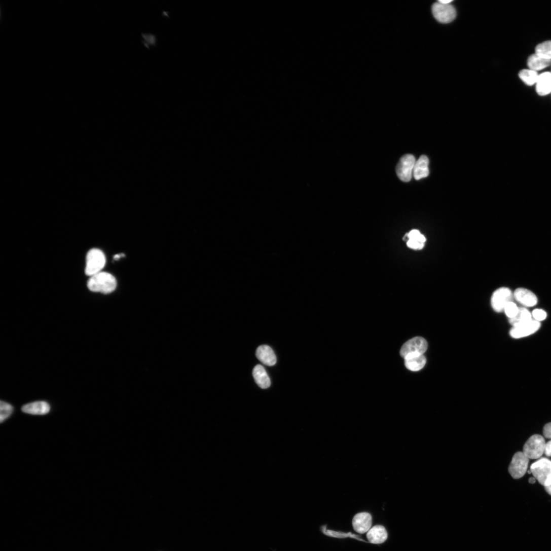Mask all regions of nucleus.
<instances>
[{
    "instance_id": "nucleus-31",
    "label": "nucleus",
    "mask_w": 551,
    "mask_h": 551,
    "mask_svg": "<svg viewBox=\"0 0 551 551\" xmlns=\"http://www.w3.org/2000/svg\"><path fill=\"white\" fill-rule=\"evenodd\" d=\"M438 2L444 5H449L452 1V0H439Z\"/></svg>"
},
{
    "instance_id": "nucleus-27",
    "label": "nucleus",
    "mask_w": 551,
    "mask_h": 551,
    "mask_svg": "<svg viewBox=\"0 0 551 551\" xmlns=\"http://www.w3.org/2000/svg\"><path fill=\"white\" fill-rule=\"evenodd\" d=\"M532 316L533 318L535 319V321L539 322L546 319L547 314L546 312L542 309H536L533 311Z\"/></svg>"
},
{
    "instance_id": "nucleus-28",
    "label": "nucleus",
    "mask_w": 551,
    "mask_h": 551,
    "mask_svg": "<svg viewBox=\"0 0 551 551\" xmlns=\"http://www.w3.org/2000/svg\"><path fill=\"white\" fill-rule=\"evenodd\" d=\"M424 245L425 244L412 240H409L407 242L408 246L414 250H421L424 248Z\"/></svg>"
},
{
    "instance_id": "nucleus-25",
    "label": "nucleus",
    "mask_w": 551,
    "mask_h": 551,
    "mask_svg": "<svg viewBox=\"0 0 551 551\" xmlns=\"http://www.w3.org/2000/svg\"><path fill=\"white\" fill-rule=\"evenodd\" d=\"M519 310V308L517 306L516 304L512 301L508 302L504 309V311L507 317L509 319L515 318L517 316Z\"/></svg>"
},
{
    "instance_id": "nucleus-35",
    "label": "nucleus",
    "mask_w": 551,
    "mask_h": 551,
    "mask_svg": "<svg viewBox=\"0 0 551 551\" xmlns=\"http://www.w3.org/2000/svg\"><path fill=\"white\" fill-rule=\"evenodd\" d=\"M528 473L529 474H531L532 473V472H531V470H530H530H528Z\"/></svg>"
},
{
    "instance_id": "nucleus-15",
    "label": "nucleus",
    "mask_w": 551,
    "mask_h": 551,
    "mask_svg": "<svg viewBox=\"0 0 551 551\" xmlns=\"http://www.w3.org/2000/svg\"><path fill=\"white\" fill-rule=\"evenodd\" d=\"M50 410L49 405L45 401H37L24 406L22 411L26 414L32 415H45Z\"/></svg>"
},
{
    "instance_id": "nucleus-21",
    "label": "nucleus",
    "mask_w": 551,
    "mask_h": 551,
    "mask_svg": "<svg viewBox=\"0 0 551 551\" xmlns=\"http://www.w3.org/2000/svg\"><path fill=\"white\" fill-rule=\"evenodd\" d=\"M405 360L406 368L413 372L420 371L426 363V359L424 355L408 358Z\"/></svg>"
},
{
    "instance_id": "nucleus-9",
    "label": "nucleus",
    "mask_w": 551,
    "mask_h": 551,
    "mask_svg": "<svg viewBox=\"0 0 551 551\" xmlns=\"http://www.w3.org/2000/svg\"><path fill=\"white\" fill-rule=\"evenodd\" d=\"M513 295L511 290L505 287L497 289L493 294L491 299V305L493 309L501 312L504 311L506 304L512 301Z\"/></svg>"
},
{
    "instance_id": "nucleus-20",
    "label": "nucleus",
    "mask_w": 551,
    "mask_h": 551,
    "mask_svg": "<svg viewBox=\"0 0 551 551\" xmlns=\"http://www.w3.org/2000/svg\"><path fill=\"white\" fill-rule=\"evenodd\" d=\"M532 314L526 308H519V312L517 316L509 319L510 324L516 327L525 324L532 321Z\"/></svg>"
},
{
    "instance_id": "nucleus-10",
    "label": "nucleus",
    "mask_w": 551,
    "mask_h": 551,
    "mask_svg": "<svg viewBox=\"0 0 551 551\" xmlns=\"http://www.w3.org/2000/svg\"><path fill=\"white\" fill-rule=\"evenodd\" d=\"M540 327V322L532 320L525 324L512 328L510 335L516 339L525 338L535 333Z\"/></svg>"
},
{
    "instance_id": "nucleus-29",
    "label": "nucleus",
    "mask_w": 551,
    "mask_h": 551,
    "mask_svg": "<svg viewBox=\"0 0 551 551\" xmlns=\"http://www.w3.org/2000/svg\"><path fill=\"white\" fill-rule=\"evenodd\" d=\"M543 433L544 436L548 439H551V423L545 424L543 427Z\"/></svg>"
},
{
    "instance_id": "nucleus-26",
    "label": "nucleus",
    "mask_w": 551,
    "mask_h": 551,
    "mask_svg": "<svg viewBox=\"0 0 551 551\" xmlns=\"http://www.w3.org/2000/svg\"><path fill=\"white\" fill-rule=\"evenodd\" d=\"M408 236L409 240H415L423 244H425L426 241L425 236L422 234L418 230L414 229L412 230L408 234Z\"/></svg>"
},
{
    "instance_id": "nucleus-3",
    "label": "nucleus",
    "mask_w": 551,
    "mask_h": 551,
    "mask_svg": "<svg viewBox=\"0 0 551 551\" xmlns=\"http://www.w3.org/2000/svg\"><path fill=\"white\" fill-rule=\"evenodd\" d=\"M428 348V343L421 337H416L407 342L402 347L400 355L405 359L424 355Z\"/></svg>"
},
{
    "instance_id": "nucleus-32",
    "label": "nucleus",
    "mask_w": 551,
    "mask_h": 551,
    "mask_svg": "<svg viewBox=\"0 0 551 551\" xmlns=\"http://www.w3.org/2000/svg\"><path fill=\"white\" fill-rule=\"evenodd\" d=\"M544 489L546 492L551 496V485L548 487H545Z\"/></svg>"
},
{
    "instance_id": "nucleus-12",
    "label": "nucleus",
    "mask_w": 551,
    "mask_h": 551,
    "mask_svg": "<svg viewBox=\"0 0 551 551\" xmlns=\"http://www.w3.org/2000/svg\"><path fill=\"white\" fill-rule=\"evenodd\" d=\"M516 300L525 307H533L537 303V298L531 291L524 288L517 289L513 294Z\"/></svg>"
},
{
    "instance_id": "nucleus-30",
    "label": "nucleus",
    "mask_w": 551,
    "mask_h": 551,
    "mask_svg": "<svg viewBox=\"0 0 551 551\" xmlns=\"http://www.w3.org/2000/svg\"><path fill=\"white\" fill-rule=\"evenodd\" d=\"M544 454L547 457H551V440L545 444Z\"/></svg>"
},
{
    "instance_id": "nucleus-34",
    "label": "nucleus",
    "mask_w": 551,
    "mask_h": 551,
    "mask_svg": "<svg viewBox=\"0 0 551 551\" xmlns=\"http://www.w3.org/2000/svg\"><path fill=\"white\" fill-rule=\"evenodd\" d=\"M536 482L535 479L534 477H531L529 480V483L531 484H534Z\"/></svg>"
},
{
    "instance_id": "nucleus-8",
    "label": "nucleus",
    "mask_w": 551,
    "mask_h": 551,
    "mask_svg": "<svg viewBox=\"0 0 551 551\" xmlns=\"http://www.w3.org/2000/svg\"><path fill=\"white\" fill-rule=\"evenodd\" d=\"M432 13L435 19L443 24L452 22L456 16V10L452 6L438 2L433 5Z\"/></svg>"
},
{
    "instance_id": "nucleus-4",
    "label": "nucleus",
    "mask_w": 551,
    "mask_h": 551,
    "mask_svg": "<svg viewBox=\"0 0 551 551\" xmlns=\"http://www.w3.org/2000/svg\"><path fill=\"white\" fill-rule=\"evenodd\" d=\"M105 264L106 258L101 250L98 249L91 250L87 256L86 274L91 277L101 272Z\"/></svg>"
},
{
    "instance_id": "nucleus-19",
    "label": "nucleus",
    "mask_w": 551,
    "mask_h": 551,
    "mask_svg": "<svg viewBox=\"0 0 551 551\" xmlns=\"http://www.w3.org/2000/svg\"><path fill=\"white\" fill-rule=\"evenodd\" d=\"M527 64L530 69L536 71L549 66L551 60L541 57L535 53L529 56Z\"/></svg>"
},
{
    "instance_id": "nucleus-24",
    "label": "nucleus",
    "mask_w": 551,
    "mask_h": 551,
    "mask_svg": "<svg viewBox=\"0 0 551 551\" xmlns=\"http://www.w3.org/2000/svg\"><path fill=\"white\" fill-rule=\"evenodd\" d=\"M13 407L3 401L0 403V422L2 423L7 420L13 413Z\"/></svg>"
},
{
    "instance_id": "nucleus-33",
    "label": "nucleus",
    "mask_w": 551,
    "mask_h": 551,
    "mask_svg": "<svg viewBox=\"0 0 551 551\" xmlns=\"http://www.w3.org/2000/svg\"><path fill=\"white\" fill-rule=\"evenodd\" d=\"M124 256V254H121H121H117V255H115V256H114V260H119V259H120V258H121V257H122V256Z\"/></svg>"
},
{
    "instance_id": "nucleus-16",
    "label": "nucleus",
    "mask_w": 551,
    "mask_h": 551,
    "mask_svg": "<svg viewBox=\"0 0 551 551\" xmlns=\"http://www.w3.org/2000/svg\"><path fill=\"white\" fill-rule=\"evenodd\" d=\"M429 159L426 155H422L416 161L413 172V176L417 180L426 178L429 174Z\"/></svg>"
},
{
    "instance_id": "nucleus-6",
    "label": "nucleus",
    "mask_w": 551,
    "mask_h": 551,
    "mask_svg": "<svg viewBox=\"0 0 551 551\" xmlns=\"http://www.w3.org/2000/svg\"><path fill=\"white\" fill-rule=\"evenodd\" d=\"M416 162L415 157L412 154L401 157L396 168L397 174L401 180L408 182L412 180Z\"/></svg>"
},
{
    "instance_id": "nucleus-7",
    "label": "nucleus",
    "mask_w": 551,
    "mask_h": 551,
    "mask_svg": "<svg viewBox=\"0 0 551 551\" xmlns=\"http://www.w3.org/2000/svg\"><path fill=\"white\" fill-rule=\"evenodd\" d=\"M529 461V458L523 452H517L514 455L508 468L509 473L513 479H520L525 475Z\"/></svg>"
},
{
    "instance_id": "nucleus-18",
    "label": "nucleus",
    "mask_w": 551,
    "mask_h": 551,
    "mask_svg": "<svg viewBox=\"0 0 551 551\" xmlns=\"http://www.w3.org/2000/svg\"><path fill=\"white\" fill-rule=\"evenodd\" d=\"M253 376L258 385L263 389L269 388L271 385L270 379L265 368L258 364L253 370Z\"/></svg>"
},
{
    "instance_id": "nucleus-2",
    "label": "nucleus",
    "mask_w": 551,
    "mask_h": 551,
    "mask_svg": "<svg viewBox=\"0 0 551 551\" xmlns=\"http://www.w3.org/2000/svg\"><path fill=\"white\" fill-rule=\"evenodd\" d=\"M532 474L542 486L551 485V461L543 458L533 463L530 466Z\"/></svg>"
},
{
    "instance_id": "nucleus-22",
    "label": "nucleus",
    "mask_w": 551,
    "mask_h": 551,
    "mask_svg": "<svg viewBox=\"0 0 551 551\" xmlns=\"http://www.w3.org/2000/svg\"><path fill=\"white\" fill-rule=\"evenodd\" d=\"M521 80L527 85L531 86L536 84L538 76L537 71L531 69H522L519 74Z\"/></svg>"
},
{
    "instance_id": "nucleus-5",
    "label": "nucleus",
    "mask_w": 551,
    "mask_h": 551,
    "mask_svg": "<svg viewBox=\"0 0 551 551\" xmlns=\"http://www.w3.org/2000/svg\"><path fill=\"white\" fill-rule=\"evenodd\" d=\"M545 444L541 435H533L525 443L523 453L529 459H538L544 453Z\"/></svg>"
},
{
    "instance_id": "nucleus-14",
    "label": "nucleus",
    "mask_w": 551,
    "mask_h": 551,
    "mask_svg": "<svg viewBox=\"0 0 551 551\" xmlns=\"http://www.w3.org/2000/svg\"><path fill=\"white\" fill-rule=\"evenodd\" d=\"M536 91L537 94L541 96H546L551 93V72H544L539 75Z\"/></svg>"
},
{
    "instance_id": "nucleus-23",
    "label": "nucleus",
    "mask_w": 551,
    "mask_h": 551,
    "mask_svg": "<svg viewBox=\"0 0 551 551\" xmlns=\"http://www.w3.org/2000/svg\"><path fill=\"white\" fill-rule=\"evenodd\" d=\"M535 53L541 57L551 60V41H546L538 45L535 48Z\"/></svg>"
},
{
    "instance_id": "nucleus-17",
    "label": "nucleus",
    "mask_w": 551,
    "mask_h": 551,
    "mask_svg": "<svg viewBox=\"0 0 551 551\" xmlns=\"http://www.w3.org/2000/svg\"><path fill=\"white\" fill-rule=\"evenodd\" d=\"M387 536L386 529L380 525H377L371 528L366 534L368 540L373 544L383 543L386 540Z\"/></svg>"
},
{
    "instance_id": "nucleus-11",
    "label": "nucleus",
    "mask_w": 551,
    "mask_h": 551,
    "mask_svg": "<svg viewBox=\"0 0 551 551\" xmlns=\"http://www.w3.org/2000/svg\"><path fill=\"white\" fill-rule=\"evenodd\" d=\"M352 525L354 530L357 533L363 534L368 532L372 527V516L367 512L358 513L354 517Z\"/></svg>"
},
{
    "instance_id": "nucleus-13",
    "label": "nucleus",
    "mask_w": 551,
    "mask_h": 551,
    "mask_svg": "<svg viewBox=\"0 0 551 551\" xmlns=\"http://www.w3.org/2000/svg\"><path fill=\"white\" fill-rule=\"evenodd\" d=\"M259 360L268 366L274 365L277 361L276 355L271 347L267 345L260 346L256 352Z\"/></svg>"
},
{
    "instance_id": "nucleus-1",
    "label": "nucleus",
    "mask_w": 551,
    "mask_h": 551,
    "mask_svg": "<svg viewBox=\"0 0 551 551\" xmlns=\"http://www.w3.org/2000/svg\"><path fill=\"white\" fill-rule=\"evenodd\" d=\"M117 286L116 278L111 274L103 272L91 276L88 282V287L90 290L104 294L112 293Z\"/></svg>"
}]
</instances>
